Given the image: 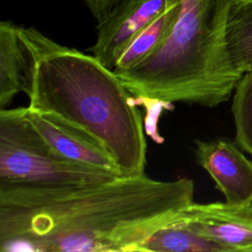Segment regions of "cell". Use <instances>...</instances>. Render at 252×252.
I'll return each instance as SVG.
<instances>
[{
  "label": "cell",
  "mask_w": 252,
  "mask_h": 252,
  "mask_svg": "<svg viewBox=\"0 0 252 252\" xmlns=\"http://www.w3.org/2000/svg\"><path fill=\"white\" fill-rule=\"evenodd\" d=\"M231 112L235 125V141L252 157V71L244 73L233 91Z\"/></svg>",
  "instance_id": "4fadbf2b"
},
{
  "label": "cell",
  "mask_w": 252,
  "mask_h": 252,
  "mask_svg": "<svg viewBox=\"0 0 252 252\" xmlns=\"http://www.w3.org/2000/svg\"><path fill=\"white\" fill-rule=\"evenodd\" d=\"M118 177L58 155L25 115V107L0 109V183L66 186L106 182Z\"/></svg>",
  "instance_id": "277c9868"
},
{
  "label": "cell",
  "mask_w": 252,
  "mask_h": 252,
  "mask_svg": "<svg viewBox=\"0 0 252 252\" xmlns=\"http://www.w3.org/2000/svg\"><path fill=\"white\" fill-rule=\"evenodd\" d=\"M120 0H83L96 22L100 21Z\"/></svg>",
  "instance_id": "5bb4252c"
},
{
  "label": "cell",
  "mask_w": 252,
  "mask_h": 252,
  "mask_svg": "<svg viewBox=\"0 0 252 252\" xmlns=\"http://www.w3.org/2000/svg\"><path fill=\"white\" fill-rule=\"evenodd\" d=\"M187 177L145 174L86 185L0 183V251L141 252L143 242L194 202Z\"/></svg>",
  "instance_id": "6da1fadb"
},
{
  "label": "cell",
  "mask_w": 252,
  "mask_h": 252,
  "mask_svg": "<svg viewBox=\"0 0 252 252\" xmlns=\"http://www.w3.org/2000/svg\"><path fill=\"white\" fill-rule=\"evenodd\" d=\"M166 0H120L96 25L95 42L88 49L113 70L132 38L165 7Z\"/></svg>",
  "instance_id": "5b68a950"
},
{
  "label": "cell",
  "mask_w": 252,
  "mask_h": 252,
  "mask_svg": "<svg viewBox=\"0 0 252 252\" xmlns=\"http://www.w3.org/2000/svg\"><path fill=\"white\" fill-rule=\"evenodd\" d=\"M177 0H166L164 9L123 49L116 60L113 71L118 74L135 66L151 54L167 36L178 15Z\"/></svg>",
  "instance_id": "30bf717a"
},
{
  "label": "cell",
  "mask_w": 252,
  "mask_h": 252,
  "mask_svg": "<svg viewBox=\"0 0 252 252\" xmlns=\"http://www.w3.org/2000/svg\"><path fill=\"white\" fill-rule=\"evenodd\" d=\"M195 158L213 178L226 203H252V160L232 142L222 138L196 140Z\"/></svg>",
  "instance_id": "8992f818"
},
{
  "label": "cell",
  "mask_w": 252,
  "mask_h": 252,
  "mask_svg": "<svg viewBox=\"0 0 252 252\" xmlns=\"http://www.w3.org/2000/svg\"><path fill=\"white\" fill-rule=\"evenodd\" d=\"M146 251L229 252L225 246L195 231L182 217L163 225L149 236L141 246V252Z\"/></svg>",
  "instance_id": "8fae6325"
},
{
  "label": "cell",
  "mask_w": 252,
  "mask_h": 252,
  "mask_svg": "<svg viewBox=\"0 0 252 252\" xmlns=\"http://www.w3.org/2000/svg\"><path fill=\"white\" fill-rule=\"evenodd\" d=\"M28 55L22 26L11 21L0 23V109L24 92Z\"/></svg>",
  "instance_id": "9c48e42d"
},
{
  "label": "cell",
  "mask_w": 252,
  "mask_h": 252,
  "mask_svg": "<svg viewBox=\"0 0 252 252\" xmlns=\"http://www.w3.org/2000/svg\"><path fill=\"white\" fill-rule=\"evenodd\" d=\"M227 51L238 73L252 71V0H232L225 26Z\"/></svg>",
  "instance_id": "7c38bea8"
},
{
  "label": "cell",
  "mask_w": 252,
  "mask_h": 252,
  "mask_svg": "<svg viewBox=\"0 0 252 252\" xmlns=\"http://www.w3.org/2000/svg\"><path fill=\"white\" fill-rule=\"evenodd\" d=\"M173 28L146 58L126 71L140 94L166 102L215 106L227 100L241 78L226 46L232 0H177Z\"/></svg>",
  "instance_id": "3957f363"
},
{
  "label": "cell",
  "mask_w": 252,
  "mask_h": 252,
  "mask_svg": "<svg viewBox=\"0 0 252 252\" xmlns=\"http://www.w3.org/2000/svg\"><path fill=\"white\" fill-rule=\"evenodd\" d=\"M25 115L58 155L67 159L122 176L106 150L83 130L53 115L34 111L29 106L25 107Z\"/></svg>",
  "instance_id": "ba28073f"
},
{
  "label": "cell",
  "mask_w": 252,
  "mask_h": 252,
  "mask_svg": "<svg viewBox=\"0 0 252 252\" xmlns=\"http://www.w3.org/2000/svg\"><path fill=\"white\" fill-rule=\"evenodd\" d=\"M29 107L83 130L110 155L122 176L145 174V123L135 96L93 54L22 27Z\"/></svg>",
  "instance_id": "7a4b0ae2"
},
{
  "label": "cell",
  "mask_w": 252,
  "mask_h": 252,
  "mask_svg": "<svg viewBox=\"0 0 252 252\" xmlns=\"http://www.w3.org/2000/svg\"><path fill=\"white\" fill-rule=\"evenodd\" d=\"M182 219L198 233L225 246L229 252H252V203L193 202Z\"/></svg>",
  "instance_id": "52a82bcc"
}]
</instances>
